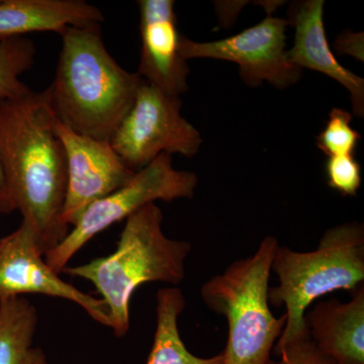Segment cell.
<instances>
[{"label": "cell", "mask_w": 364, "mask_h": 364, "mask_svg": "<svg viewBox=\"0 0 364 364\" xmlns=\"http://www.w3.org/2000/svg\"><path fill=\"white\" fill-rule=\"evenodd\" d=\"M46 91L0 100V164L14 210L30 223L44 253L69 233L62 220L65 150Z\"/></svg>", "instance_id": "obj_1"}, {"label": "cell", "mask_w": 364, "mask_h": 364, "mask_svg": "<svg viewBox=\"0 0 364 364\" xmlns=\"http://www.w3.org/2000/svg\"><path fill=\"white\" fill-rule=\"evenodd\" d=\"M56 74L46 90L57 119L81 135L111 142L144 80L105 48L100 26L67 28Z\"/></svg>", "instance_id": "obj_2"}, {"label": "cell", "mask_w": 364, "mask_h": 364, "mask_svg": "<svg viewBox=\"0 0 364 364\" xmlns=\"http://www.w3.org/2000/svg\"><path fill=\"white\" fill-rule=\"evenodd\" d=\"M162 222L161 210L155 203L145 205L126 220L114 253L62 270L95 284L117 337L130 329V301L139 287L147 282L177 286L186 277L191 243L168 238Z\"/></svg>", "instance_id": "obj_3"}, {"label": "cell", "mask_w": 364, "mask_h": 364, "mask_svg": "<svg viewBox=\"0 0 364 364\" xmlns=\"http://www.w3.org/2000/svg\"><path fill=\"white\" fill-rule=\"evenodd\" d=\"M272 272L279 286L268 289L269 305L286 306V326L274 346L277 352L308 332L305 314L316 299L340 289L352 291L363 284V225L346 223L327 230L311 252L277 246Z\"/></svg>", "instance_id": "obj_4"}, {"label": "cell", "mask_w": 364, "mask_h": 364, "mask_svg": "<svg viewBox=\"0 0 364 364\" xmlns=\"http://www.w3.org/2000/svg\"><path fill=\"white\" fill-rule=\"evenodd\" d=\"M279 241L268 236L250 257L237 260L203 284L200 296L213 312L226 318L228 340L223 364H267L286 326L268 301L269 277Z\"/></svg>", "instance_id": "obj_5"}, {"label": "cell", "mask_w": 364, "mask_h": 364, "mask_svg": "<svg viewBox=\"0 0 364 364\" xmlns=\"http://www.w3.org/2000/svg\"><path fill=\"white\" fill-rule=\"evenodd\" d=\"M198 183L196 173L176 170L171 155L163 153L138 170L122 188L91 203L65 239L45 253L46 263L55 272H62L71 258L97 234L158 200L193 198Z\"/></svg>", "instance_id": "obj_6"}, {"label": "cell", "mask_w": 364, "mask_h": 364, "mask_svg": "<svg viewBox=\"0 0 364 364\" xmlns=\"http://www.w3.org/2000/svg\"><path fill=\"white\" fill-rule=\"evenodd\" d=\"M181 97L167 95L144 81L128 114L111 144L134 171L144 168L163 153L191 158L203 139L181 114Z\"/></svg>", "instance_id": "obj_7"}, {"label": "cell", "mask_w": 364, "mask_h": 364, "mask_svg": "<svg viewBox=\"0 0 364 364\" xmlns=\"http://www.w3.org/2000/svg\"><path fill=\"white\" fill-rule=\"evenodd\" d=\"M287 20L268 14L257 25L226 39L196 42L181 35V55L186 61L208 58L233 62L246 85L259 86L265 81L277 90H287L303 75V70L287 57Z\"/></svg>", "instance_id": "obj_8"}, {"label": "cell", "mask_w": 364, "mask_h": 364, "mask_svg": "<svg viewBox=\"0 0 364 364\" xmlns=\"http://www.w3.org/2000/svg\"><path fill=\"white\" fill-rule=\"evenodd\" d=\"M37 234L30 223L0 239V299L40 294L68 299L85 309L100 324L109 327L107 306L67 284L46 263Z\"/></svg>", "instance_id": "obj_9"}, {"label": "cell", "mask_w": 364, "mask_h": 364, "mask_svg": "<svg viewBox=\"0 0 364 364\" xmlns=\"http://www.w3.org/2000/svg\"><path fill=\"white\" fill-rule=\"evenodd\" d=\"M57 133L66 155L67 188L62 220L75 226L91 203L131 181L136 171L117 155L111 142L76 133L58 119Z\"/></svg>", "instance_id": "obj_10"}, {"label": "cell", "mask_w": 364, "mask_h": 364, "mask_svg": "<svg viewBox=\"0 0 364 364\" xmlns=\"http://www.w3.org/2000/svg\"><path fill=\"white\" fill-rule=\"evenodd\" d=\"M141 55L138 74L153 87L173 97L188 90L191 70L181 52L173 0H141Z\"/></svg>", "instance_id": "obj_11"}, {"label": "cell", "mask_w": 364, "mask_h": 364, "mask_svg": "<svg viewBox=\"0 0 364 364\" xmlns=\"http://www.w3.org/2000/svg\"><path fill=\"white\" fill-rule=\"evenodd\" d=\"M323 0H304L289 6V26L294 28L293 47L287 50L289 61L334 79L350 93L352 111L364 116V79L337 61L326 37Z\"/></svg>", "instance_id": "obj_12"}, {"label": "cell", "mask_w": 364, "mask_h": 364, "mask_svg": "<svg viewBox=\"0 0 364 364\" xmlns=\"http://www.w3.org/2000/svg\"><path fill=\"white\" fill-rule=\"evenodd\" d=\"M347 303L317 301L305 314L311 339L332 364H364V286Z\"/></svg>", "instance_id": "obj_13"}, {"label": "cell", "mask_w": 364, "mask_h": 364, "mask_svg": "<svg viewBox=\"0 0 364 364\" xmlns=\"http://www.w3.org/2000/svg\"><path fill=\"white\" fill-rule=\"evenodd\" d=\"M104 14L83 0H4L0 1V39L67 28L100 26Z\"/></svg>", "instance_id": "obj_14"}, {"label": "cell", "mask_w": 364, "mask_h": 364, "mask_svg": "<svg viewBox=\"0 0 364 364\" xmlns=\"http://www.w3.org/2000/svg\"><path fill=\"white\" fill-rule=\"evenodd\" d=\"M38 313L23 296L0 299V364H49L44 352L33 347Z\"/></svg>", "instance_id": "obj_15"}, {"label": "cell", "mask_w": 364, "mask_h": 364, "mask_svg": "<svg viewBox=\"0 0 364 364\" xmlns=\"http://www.w3.org/2000/svg\"><path fill=\"white\" fill-rule=\"evenodd\" d=\"M156 301V331L146 364H223L222 352L210 358H198L182 341L178 317L186 308V299L181 289H160Z\"/></svg>", "instance_id": "obj_16"}, {"label": "cell", "mask_w": 364, "mask_h": 364, "mask_svg": "<svg viewBox=\"0 0 364 364\" xmlns=\"http://www.w3.org/2000/svg\"><path fill=\"white\" fill-rule=\"evenodd\" d=\"M37 54L36 45L25 37L0 39V100L20 97L31 90L21 80Z\"/></svg>", "instance_id": "obj_17"}, {"label": "cell", "mask_w": 364, "mask_h": 364, "mask_svg": "<svg viewBox=\"0 0 364 364\" xmlns=\"http://www.w3.org/2000/svg\"><path fill=\"white\" fill-rule=\"evenodd\" d=\"M351 112L335 107L317 136L318 149L329 157L352 156L361 136L351 126Z\"/></svg>", "instance_id": "obj_18"}, {"label": "cell", "mask_w": 364, "mask_h": 364, "mask_svg": "<svg viewBox=\"0 0 364 364\" xmlns=\"http://www.w3.org/2000/svg\"><path fill=\"white\" fill-rule=\"evenodd\" d=\"M325 169L330 188L342 196H356L361 186V168L354 155L329 157Z\"/></svg>", "instance_id": "obj_19"}, {"label": "cell", "mask_w": 364, "mask_h": 364, "mask_svg": "<svg viewBox=\"0 0 364 364\" xmlns=\"http://www.w3.org/2000/svg\"><path fill=\"white\" fill-rule=\"evenodd\" d=\"M275 354L279 356V360L270 359L267 364H332L318 350L309 331L284 345Z\"/></svg>", "instance_id": "obj_20"}, {"label": "cell", "mask_w": 364, "mask_h": 364, "mask_svg": "<svg viewBox=\"0 0 364 364\" xmlns=\"http://www.w3.org/2000/svg\"><path fill=\"white\" fill-rule=\"evenodd\" d=\"M14 210L9 193H7L6 177H4V170L0 164V214H9Z\"/></svg>", "instance_id": "obj_21"}]
</instances>
